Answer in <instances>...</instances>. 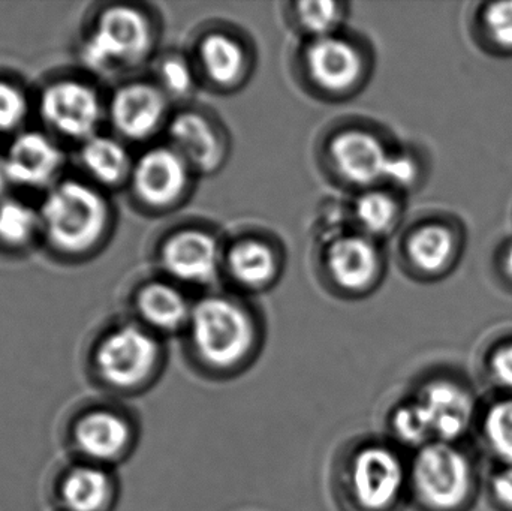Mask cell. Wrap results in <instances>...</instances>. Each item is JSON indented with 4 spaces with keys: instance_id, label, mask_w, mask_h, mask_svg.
Instances as JSON below:
<instances>
[{
    "instance_id": "6da1fadb",
    "label": "cell",
    "mask_w": 512,
    "mask_h": 511,
    "mask_svg": "<svg viewBox=\"0 0 512 511\" xmlns=\"http://www.w3.org/2000/svg\"><path fill=\"white\" fill-rule=\"evenodd\" d=\"M186 330L198 362L213 372L245 365L256 344L251 314L230 297L209 296L195 303Z\"/></svg>"
},
{
    "instance_id": "7a4b0ae2",
    "label": "cell",
    "mask_w": 512,
    "mask_h": 511,
    "mask_svg": "<svg viewBox=\"0 0 512 511\" xmlns=\"http://www.w3.org/2000/svg\"><path fill=\"white\" fill-rule=\"evenodd\" d=\"M39 219L42 234L56 251L80 255L101 242L110 224V209L92 186L65 180L42 201Z\"/></svg>"
},
{
    "instance_id": "3957f363",
    "label": "cell",
    "mask_w": 512,
    "mask_h": 511,
    "mask_svg": "<svg viewBox=\"0 0 512 511\" xmlns=\"http://www.w3.org/2000/svg\"><path fill=\"white\" fill-rule=\"evenodd\" d=\"M409 488L427 511L463 510L475 489L471 459L456 444L432 441L412 459Z\"/></svg>"
},
{
    "instance_id": "277c9868",
    "label": "cell",
    "mask_w": 512,
    "mask_h": 511,
    "mask_svg": "<svg viewBox=\"0 0 512 511\" xmlns=\"http://www.w3.org/2000/svg\"><path fill=\"white\" fill-rule=\"evenodd\" d=\"M153 30L137 8L114 5L99 14L83 44L84 63L99 74L135 68L149 57Z\"/></svg>"
},
{
    "instance_id": "5b68a950",
    "label": "cell",
    "mask_w": 512,
    "mask_h": 511,
    "mask_svg": "<svg viewBox=\"0 0 512 511\" xmlns=\"http://www.w3.org/2000/svg\"><path fill=\"white\" fill-rule=\"evenodd\" d=\"M343 486L355 510L391 511L409 488V470L396 450L370 443L349 458Z\"/></svg>"
},
{
    "instance_id": "8992f818",
    "label": "cell",
    "mask_w": 512,
    "mask_h": 511,
    "mask_svg": "<svg viewBox=\"0 0 512 511\" xmlns=\"http://www.w3.org/2000/svg\"><path fill=\"white\" fill-rule=\"evenodd\" d=\"M161 356L155 333L140 324H123L99 342L95 365L108 386L132 390L149 383L158 371Z\"/></svg>"
},
{
    "instance_id": "52a82bcc",
    "label": "cell",
    "mask_w": 512,
    "mask_h": 511,
    "mask_svg": "<svg viewBox=\"0 0 512 511\" xmlns=\"http://www.w3.org/2000/svg\"><path fill=\"white\" fill-rule=\"evenodd\" d=\"M412 401L417 405L433 441L456 444L475 420L474 395L463 384L448 378L427 381Z\"/></svg>"
},
{
    "instance_id": "ba28073f",
    "label": "cell",
    "mask_w": 512,
    "mask_h": 511,
    "mask_svg": "<svg viewBox=\"0 0 512 511\" xmlns=\"http://www.w3.org/2000/svg\"><path fill=\"white\" fill-rule=\"evenodd\" d=\"M39 113L57 134L86 141L96 135L102 104L96 90L83 81H54L42 90Z\"/></svg>"
},
{
    "instance_id": "9c48e42d",
    "label": "cell",
    "mask_w": 512,
    "mask_h": 511,
    "mask_svg": "<svg viewBox=\"0 0 512 511\" xmlns=\"http://www.w3.org/2000/svg\"><path fill=\"white\" fill-rule=\"evenodd\" d=\"M192 170L170 146L153 147L144 152L132 168L135 197L153 209H167L182 200L191 182Z\"/></svg>"
},
{
    "instance_id": "30bf717a",
    "label": "cell",
    "mask_w": 512,
    "mask_h": 511,
    "mask_svg": "<svg viewBox=\"0 0 512 511\" xmlns=\"http://www.w3.org/2000/svg\"><path fill=\"white\" fill-rule=\"evenodd\" d=\"M224 254L218 240L198 228L171 234L161 248V266L171 278L186 284L207 285L218 278Z\"/></svg>"
},
{
    "instance_id": "8fae6325",
    "label": "cell",
    "mask_w": 512,
    "mask_h": 511,
    "mask_svg": "<svg viewBox=\"0 0 512 511\" xmlns=\"http://www.w3.org/2000/svg\"><path fill=\"white\" fill-rule=\"evenodd\" d=\"M168 116V98L158 84H123L110 102V120L122 137L143 141L153 137Z\"/></svg>"
},
{
    "instance_id": "7c38bea8",
    "label": "cell",
    "mask_w": 512,
    "mask_h": 511,
    "mask_svg": "<svg viewBox=\"0 0 512 511\" xmlns=\"http://www.w3.org/2000/svg\"><path fill=\"white\" fill-rule=\"evenodd\" d=\"M390 158L381 138L364 129H346L330 143L331 164L339 176L364 188L385 180Z\"/></svg>"
},
{
    "instance_id": "4fadbf2b",
    "label": "cell",
    "mask_w": 512,
    "mask_h": 511,
    "mask_svg": "<svg viewBox=\"0 0 512 511\" xmlns=\"http://www.w3.org/2000/svg\"><path fill=\"white\" fill-rule=\"evenodd\" d=\"M304 65L310 80L328 93L348 92L363 74L360 51L337 33L312 39L304 53Z\"/></svg>"
},
{
    "instance_id": "5bb4252c",
    "label": "cell",
    "mask_w": 512,
    "mask_h": 511,
    "mask_svg": "<svg viewBox=\"0 0 512 511\" xmlns=\"http://www.w3.org/2000/svg\"><path fill=\"white\" fill-rule=\"evenodd\" d=\"M168 140L192 171L213 173L225 158V143L216 126L203 114L182 111L168 123Z\"/></svg>"
},
{
    "instance_id": "9a60e30c",
    "label": "cell",
    "mask_w": 512,
    "mask_h": 511,
    "mask_svg": "<svg viewBox=\"0 0 512 511\" xmlns=\"http://www.w3.org/2000/svg\"><path fill=\"white\" fill-rule=\"evenodd\" d=\"M328 275L346 291H364L378 278L381 254L364 234H343L331 240L325 252Z\"/></svg>"
},
{
    "instance_id": "2e32d148",
    "label": "cell",
    "mask_w": 512,
    "mask_h": 511,
    "mask_svg": "<svg viewBox=\"0 0 512 511\" xmlns=\"http://www.w3.org/2000/svg\"><path fill=\"white\" fill-rule=\"evenodd\" d=\"M2 162L9 182L38 188L59 173L63 153L47 135L29 131L15 137Z\"/></svg>"
},
{
    "instance_id": "e0dca14e",
    "label": "cell",
    "mask_w": 512,
    "mask_h": 511,
    "mask_svg": "<svg viewBox=\"0 0 512 511\" xmlns=\"http://www.w3.org/2000/svg\"><path fill=\"white\" fill-rule=\"evenodd\" d=\"M78 450L93 462H113L122 458L132 440L128 420L110 410L84 414L74 429Z\"/></svg>"
},
{
    "instance_id": "ac0fdd59",
    "label": "cell",
    "mask_w": 512,
    "mask_h": 511,
    "mask_svg": "<svg viewBox=\"0 0 512 511\" xmlns=\"http://www.w3.org/2000/svg\"><path fill=\"white\" fill-rule=\"evenodd\" d=\"M192 306L179 288L162 281L143 285L135 297L141 321L153 332L174 333L186 329Z\"/></svg>"
},
{
    "instance_id": "d6986e66",
    "label": "cell",
    "mask_w": 512,
    "mask_h": 511,
    "mask_svg": "<svg viewBox=\"0 0 512 511\" xmlns=\"http://www.w3.org/2000/svg\"><path fill=\"white\" fill-rule=\"evenodd\" d=\"M198 60L210 83L219 87L239 84L245 77L248 65L243 45L224 32H212L201 39Z\"/></svg>"
},
{
    "instance_id": "ffe728a7",
    "label": "cell",
    "mask_w": 512,
    "mask_h": 511,
    "mask_svg": "<svg viewBox=\"0 0 512 511\" xmlns=\"http://www.w3.org/2000/svg\"><path fill=\"white\" fill-rule=\"evenodd\" d=\"M224 263L231 278L248 290L268 287L279 267L276 252L259 239L239 240L225 255Z\"/></svg>"
},
{
    "instance_id": "44dd1931",
    "label": "cell",
    "mask_w": 512,
    "mask_h": 511,
    "mask_svg": "<svg viewBox=\"0 0 512 511\" xmlns=\"http://www.w3.org/2000/svg\"><path fill=\"white\" fill-rule=\"evenodd\" d=\"M457 240L447 225H421L412 231L406 242V255L412 266L424 275L435 276L445 272L453 263Z\"/></svg>"
},
{
    "instance_id": "7402d4cb",
    "label": "cell",
    "mask_w": 512,
    "mask_h": 511,
    "mask_svg": "<svg viewBox=\"0 0 512 511\" xmlns=\"http://www.w3.org/2000/svg\"><path fill=\"white\" fill-rule=\"evenodd\" d=\"M60 495L69 511H104L113 501V480L99 465H80L66 474Z\"/></svg>"
},
{
    "instance_id": "603a6c76",
    "label": "cell",
    "mask_w": 512,
    "mask_h": 511,
    "mask_svg": "<svg viewBox=\"0 0 512 511\" xmlns=\"http://www.w3.org/2000/svg\"><path fill=\"white\" fill-rule=\"evenodd\" d=\"M81 162L87 173L105 186H117L131 179L134 161L126 147L114 138L93 135L84 141Z\"/></svg>"
},
{
    "instance_id": "cb8c5ba5",
    "label": "cell",
    "mask_w": 512,
    "mask_h": 511,
    "mask_svg": "<svg viewBox=\"0 0 512 511\" xmlns=\"http://www.w3.org/2000/svg\"><path fill=\"white\" fill-rule=\"evenodd\" d=\"M354 218L364 236L381 237L396 228L400 209L393 195L379 189H367L355 200Z\"/></svg>"
},
{
    "instance_id": "d4e9b609",
    "label": "cell",
    "mask_w": 512,
    "mask_h": 511,
    "mask_svg": "<svg viewBox=\"0 0 512 511\" xmlns=\"http://www.w3.org/2000/svg\"><path fill=\"white\" fill-rule=\"evenodd\" d=\"M481 434L489 452L502 465H512V395L498 399L487 408Z\"/></svg>"
},
{
    "instance_id": "484cf974",
    "label": "cell",
    "mask_w": 512,
    "mask_h": 511,
    "mask_svg": "<svg viewBox=\"0 0 512 511\" xmlns=\"http://www.w3.org/2000/svg\"><path fill=\"white\" fill-rule=\"evenodd\" d=\"M38 231H41L39 212L12 198L0 201V242L3 245L20 248Z\"/></svg>"
},
{
    "instance_id": "4316f807",
    "label": "cell",
    "mask_w": 512,
    "mask_h": 511,
    "mask_svg": "<svg viewBox=\"0 0 512 511\" xmlns=\"http://www.w3.org/2000/svg\"><path fill=\"white\" fill-rule=\"evenodd\" d=\"M295 18L312 39L336 35L345 18V6L336 2H300L295 5Z\"/></svg>"
},
{
    "instance_id": "83f0119b",
    "label": "cell",
    "mask_w": 512,
    "mask_h": 511,
    "mask_svg": "<svg viewBox=\"0 0 512 511\" xmlns=\"http://www.w3.org/2000/svg\"><path fill=\"white\" fill-rule=\"evenodd\" d=\"M390 428L394 437L406 447L421 449L432 443V435L418 411L417 405L411 399L400 404L391 414Z\"/></svg>"
},
{
    "instance_id": "f1b7e54d",
    "label": "cell",
    "mask_w": 512,
    "mask_h": 511,
    "mask_svg": "<svg viewBox=\"0 0 512 511\" xmlns=\"http://www.w3.org/2000/svg\"><path fill=\"white\" fill-rule=\"evenodd\" d=\"M158 87L170 98H186L195 87V71L179 54L164 57L158 68Z\"/></svg>"
},
{
    "instance_id": "f546056e",
    "label": "cell",
    "mask_w": 512,
    "mask_h": 511,
    "mask_svg": "<svg viewBox=\"0 0 512 511\" xmlns=\"http://www.w3.org/2000/svg\"><path fill=\"white\" fill-rule=\"evenodd\" d=\"M484 33L499 50L512 51V0L489 3L481 15Z\"/></svg>"
},
{
    "instance_id": "4dcf8cb0",
    "label": "cell",
    "mask_w": 512,
    "mask_h": 511,
    "mask_svg": "<svg viewBox=\"0 0 512 511\" xmlns=\"http://www.w3.org/2000/svg\"><path fill=\"white\" fill-rule=\"evenodd\" d=\"M26 95L8 81L0 80V132L17 129L26 119Z\"/></svg>"
},
{
    "instance_id": "1f68e13d",
    "label": "cell",
    "mask_w": 512,
    "mask_h": 511,
    "mask_svg": "<svg viewBox=\"0 0 512 511\" xmlns=\"http://www.w3.org/2000/svg\"><path fill=\"white\" fill-rule=\"evenodd\" d=\"M487 369L493 383L512 395V342H505L492 351Z\"/></svg>"
},
{
    "instance_id": "d6a6232c",
    "label": "cell",
    "mask_w": 512,
    "mask_h": 511,
    "mask_svg": "<svg viewBox=\"0 0 512 511\" xmlns=\"http://www.w3.org/2000/svg\"><path fill=\"white\" fill-rule=\"evenodd\" d=\"M420 167L414 156L408 153H391L385 180L399 188H409L417 182Z\"/></svg>"
},
{
    "instance_id": "836d02e7",
    "label": "cell",
    "mask_w": 512,
    "mask_h": 511,
    "mask_svg": "<svg viewBox=\"0 0 512 511\" xmlns=\"http://www.w3.org/2000/svg\"><path fill=\"white\" fill-rule=\"evenodd\" d=\"M490 495L496 506L512 511V465H502L490 479Z\"/></svg>"
},
{
    "instance_id": "e575fe53",
    "label": "cell",
    "mask_w": 512,
    "mask_h": 511,
    "mask_svg": "<svg viewBox=\"0 0 512 511\" xmlns=\"http://www.w3.org/2000/svg\"><path fill=\"white\" fill-rule=\"evenodd\" d=\"M501 264L502 272L512 282V242L502 252Z\"/></svg>"
},
{
    "instance_id": "d590c367",
    "label": "cell",
    "mask_w": 512,
    "mask_h": 511,
    "mask_svg": "<svg viewBox=\"0 0 512 511\" xmlns=\"http://www.w3.org/2000/svg\"><path fill=\"white\" fill-rule=\"evenodd\" d=\"M9 179L6 176L5 167H3V162L0 161V194L5 191L6 185H8Z\"/></svg>"
}]
</instances>
